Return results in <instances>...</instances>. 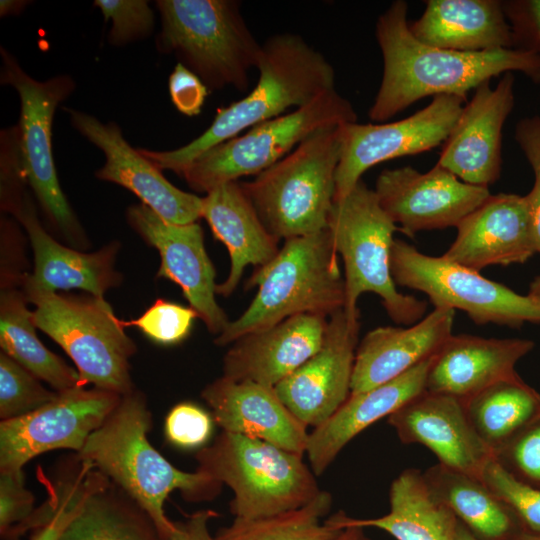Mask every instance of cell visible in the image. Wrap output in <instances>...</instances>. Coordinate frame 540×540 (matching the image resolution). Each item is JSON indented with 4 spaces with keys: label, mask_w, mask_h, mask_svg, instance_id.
<instances>
[{
    "label": "cell",
    "mask_w": 540,
    "mask_h": 540,
    "mask_svg": "<svg viewBox=\"0 0 540 540\" xmlns=\"http://www.w3.org/2000/svg\"><path fill=\"white\" fill-rule=\"evenodd\" d=\"M218 514L211 509L199 510L190 514L183 521L173 522L172 528L163 540H217L209 531V522Z\"/></svg>",
    "instance_id": "48"
},
{
    "label": "cell",
    "mask_w": 540,
    "mask_h": 540,
    "mask_svg": "<svg viewBox=\"0 0 540 540\" xmlns=\"http://www.w3.org/2000/svg\"><path fill=\"white\" fill-rule=\"evenodd\" d=\"M222 431L264 440L304 455L310 431L284 404L275 387L224 376L201 393Z\"/></svg>",
    "instance_id": "22"
},
{
    "label": "cell",
    "mask_w": 540,
    "mask_h": 540,
    "mask_svg": "<svg viewBox=\"0 0 540 540\" xmlns=\"http://www.w3.org/2000/svg\"><path fill=\"white\" fill-rule=\"evenodd\" d=\"M381 208L403 234L457 227L491 194L467 184L438 163L427 172L406 166L384 169L375 189Z\"/></svg>",
    "instance_id": "15"
},
{
    "label": "cell",
    "mask_w": 540,
    "mask_h": 540,
    "mask_svg": "<svg viewBox=\"0 0 540 540\" xmlns=\"http://www.w3.org/2000/svg\"><path fill=\"white\" fill-rule=\"evenodd\" d=\"M72 126L105 155L98 179L123 186L166 222L185 225L202 218V198L171 184L151 161L125 140L114 122L65 108Z\"/></svg>",
    "instance_id": "18"
},
{
    "label": "cell",
    "mask_w": 540,
    "mask_h": 540,
    "mask_svg": "<svg viewBox=\"0 0 540 540\" xmlns=\"http://www.w3.org/2000/svg\"><path fill=\"white\" fill-rule=\"evenodd\" d=\"M327 229L344 265L345 306L358 310L364 293H374L390 319L410 326L424 317L427 303L398 291L390 267L397 225L381 208L374 190L362 180L334 201Z\"/></svg>",
    "instance_id": "8"
},
{
    "label": "cell",
    "mask_w": 540,
    "mask_h": 540,
    "mask_svg": "<svg viewBox=\"0 0 540 540\" xmlns=\"http://www.w3.org/2000/svg\"><path fill=\"white\" fill-rule=\"evenodd\" d=\"M515 77L480 84L442 145L438 164L467 184L488 188L501 174L502 131L515 102Z\"/></svg>",
    "instance_id": "19"
},
{
    "label": "cell",
    "mask_w": 540,
    "mask_h": 540,
    "mask_svg": "<svg viewBox=\"0 0 540 540\" xmlns=\"http://www.w3.org/2000/svg\"><path fill=\"white\" fill-rule=\"evenodd\" d=\"M39 379L10 358L0 354V417L1 421L26 415L57 396Z\"/></svg>",
    "instance_id": "37"
},
{
    "label": "cell",
    "mask_w": 540,
    "mask_h": 540,
    "mask_svg": "<svg viewBox=\"0 0 540 540\" xmlns=\"http://www.w3.org/2000/svg\"><path fill=\"white\" fill-rule=\"evenodd\" d=\"M502 5L512 29L514 49L540 55V0H507Z\"/></svg>",
    "instance_id": "46"
},
{
    "label": "cell",
    "mask_w": 540,
    "mask_h": 540,
    "mask_svg": "<svg viewBox=\"0 0 540 540\" xmlns=\"http://www.w3.org/2000/svg\"><path fill=\"white\" fill-rule=\"evenodd\" d=\"M24 292L5 289L0 297L2 352L48 383L56 392L80 386L78 371L47 349L36 334Z\"/></svg>",
    "instance_id": "33"
},
{
    "label": "cell",
    "mask_w": 540,
    "mask_h": 540,
    "mask_svg": "<svg viewBox=\"0 0 540 540\" xmlns=\"http://www.w3.org/2000/svg\"><path fill=\"white\" fill-rule=\"evenodd\" d=\"M475 432L493 454L540 417V393L515 374L463 401Z\"/></svg>",
    "instance_id": "32"
},
{
    "label": "cell",
    "mask_w": 540,
    "mask_h": 540,
    "mask_svg": "<svg viewBox=\"0 0 540 540\" xmlns=\"http://www.w3.org/2000/svg\"><path fill=\"white\" fill-rule=\"evenodd\" d=\"M168 87L172 103L180 113L189 117L200 114L208 88L196 74L177 63Z\"/></svg>",
    "instance_id": "47"
},
{
    "label": "cell",
    "mask_w": 540,
    "mask_h": 540,
    "mask_svg": "<svg viewBox=\"0 0 540 540\" xmlns=\"http://www.w3.org/2000/svg\"><path fill=\"white\" fill-rule=\"evenodd\" d=\"M198 470L233 492L235 518L257 519L300 508L321 491L303 455L264 440L222 431L196 453Z\"/></svg>",
    "instance_id": "7"
},
{
    "label": "cell",
    "mask_w": 540,
    "mask_h": 540,
    "mask_svg": "<svg viewBox=\"0 0 540 540\" xmlns=\"http://www.w3.org/2000/svg\"><path fill=\"white\" fill-rule=\"evenodd\" d=\"M341 127L322 128L240 185L266 229L285 240L327 229L335 201Z\"/></svg>",
    "instance_id": "6"
},
{
    "label": "cell",
    "mask_w": 540,
    "mask_h": 540,
    "mask_svg": "<svg viewBox=\"0 0 540 540\" xmlns=\"http://www.w3.org/2000/svg\"><path fill=\"white\" fill-rule=\"evenodd\" d=\"M160 53L173 54L208 90L247 91L262 51L236 0H158Z\"/></svg>",
    "instance_id": "5"
},
{
    "label": "cell",
    "mask_w": 540,
    "mask_h": 540,
    "mask_svg": "<svg viewBox=\"0 0 540 540\" xmlns=\"http://www.w3.org/2000/svg\"><path fill=\"white\" fill-rule=\"evenodd\" d=\"M202 218L230 255L227 278L216 294L228 297L237 288L247 266L269 263L279 252V239L264 226L240 182L219 185L202 198Z\"/></svg>",
    "instance_id": "28"
},
{
    "label": "cell",
    "mask_w": 540,
    "mask_h": 540,
    "mask_svg": "<svg viewBox=\"0 0 540 540\" xmlns=\"http://www.w3.org/2000/svg\"><path fill=\"white\" fill-rule=\"evenodd\" d=\"M534 346L529 339L452 334L434 357L426 391L465 401L495 382L517 374L515 365Z\"/></svg>",
    "instance_id": "26"
},
{
    "label": "cell",
    "mask_w": 540,
    "mask_h": 540,
    "mask_svg": "<svg viewBox=\"0 0 540 540\" xmlns=\"http://www.w3.org/2000/svg\"><path fill=\"white\" fill-rule=\"evenodd\" d=\"M396 285L423 292L434 308L464 311L477 325L540 324V300L515 292L443 256H429L395 239L390 258Z\"/></svg>",
    "instance_id": "11"
},
{
    "label": "cell",
    "mask_w": 540,
    "mask_h": 540,
    "mask_svg": "<svg viewBox=\"0 0 540 540\" xmlns=\"http://www.w3.org/2000/svg\"><path fill=\"white\" fill-rule=\"evenodd\" d=\"M0 171L1 207L14 214L26 193L24 185L28 184L18 125L1 131Z\"/></svg>",
    "instance_id": "42"
},
{
    "label": "cell",
    "mask_w": 540,
    "mask_h": 540,
    "mask_svg": "<svg viewBox=\"0 0 540 540\" xmlns=\"http://www.w3.org/2000/svg\"><path fill=\"white\" fill-rule=\"evenodd\" d=\"M213 417L190 402L175 405L167 414L164 432L167 440L180 448L202 447L212 433Z\"/></svg>",
    "instance_id": "43"
},
{
    "label": "cell",
    "mask_w": 540,
    "mask_h": 540,
    "mask_svg": "<svg viewBox=\"0 0 540 540\" xmlns=\"http://www.w3.org/2000/svg\"><path fill=\"white\" fill-rule=\"evenodd\" d=\"M404 444H421L448 468L480 478L493 457L472 427L463 401L424 391L387 417Z\"/></svg>",
    "instance_id": "20"
},
{
    "label": "cell",
    "mask_w": 540,
    "mask_h": 540,
    "mask_svg": "<svg viewBox=\"0 0 540 540\" xmlns=\"http://www.w3.org/2000/svg\"><path fill=\"white\" fill-rule=\"evenodd\" d=\"M360 311L344 307L328 317L319 350L275 386L281 400L306 426L318 427L351 394Z\"/></svg>",
    "instance_id": "16"
},
{
    "label": "cell",
    "mask_w": 540,
    "mask_h": 540,
    "mask_svg": "<svg viewBox=\"0 0 540 540\" xmlns=\"http://www.w3.org/2000/svg\"><path fill=\"white\" fill-rule=\"evenodd\" d=\"M62 480L63 494L57 510L45 524L36 529L31 540H60L87 498L110 481L89 462L78 456L70 464V469Z\"/></svg>",
    "instance_id": "36"
},
{
    "label": "cell",
    "mask_w": 540,
    "mask_h": 540,
    "mask_svg": "<svg viewBox=\"0 0 540 540\" xmlns=\"http://www.w3.org/2000/svg\"><path fill=\"white\" fill-rule=\"evenodd\" d=\"M34 496L24 485L23 472H0V534L3 540L34 511Z\"/></svg>",
    "instance_id": "44"
},
{
    "label": "cell",
    "mask_w": 540,
    "mask_h": 540,
    "mask_svg": "<svg viewBox=\"0 0 540 540\" xmlns=\"http://www.w3.org/2000/svg\"><path fill=\"white\" fill-rule=\"evenodd\" d=\"M122 395L78 386L42 407L0 423V472H23L34 457L56 449L78 453L121 401Z\"/></svg>",
    "instance_id": "13"
},
{
    "label": "cell",
    "mask_w": 540,
    "mask_h": 540,
    "mask_svg": "<svg viewBox=\"0 0 540 540\" xmlns=\"http://www.w3.org/2000/svg\"><path fill=\"white\" fill-rule=\"evenodd\" d=\"M456 540H477L472 534L459 522Z\"/></svg>",
    "instance_id": "52"
},
{
    "label": "cell",
    "mask_w": 540,
    "mask_h": 540,
    "mask_svg": "<svg viewBox=\"0 0 540 540\" xmlns=\"http://www.w3.org/2000/svg\"><path fill=\"white\" fill-rule=\"evenodd\" d=\"M332 495L321 490L306 505L276 515L234 518L216 534L217 540H330L343 528L335 514L324 519L332 507Z\"/></svg>",
    "instance_id": "35"
},
{
    "label": "cell",
    "mask_w": 540,
    "mask_h": 540,
    "mask_svg": "<svg viewBox=\"0 0 540 540\" xmlns=\"http://www.w3.org/2000/svg\"><path fill=\"white\" fill-rule=\"evenodd\" d=\"M327 320L300 314L242 336L224 355L222 376L275 387L319 350Z\"/></svg>",
    "instance_id": "23"
},
{
    "label": "cell",
    "mask_w": 540,
    "mask_h": 540,
    "mask_svg": "<svg viewBox=\"0 0 540 540\" xmlns=\"http://www.w3.org/2000/svg\"><path fill=\"white\" fill-rule=\"evenodd\" d=\"M513 540H540V535L530 534L523 532Z\"/></svg>",
    "instance_id": "53"
},
{
    "label": "cell",
    "mask_w": 540,
    "mask_h": 540,
    "mask_svg": "<svg viewBox=\"0 0 540 540\" xmlns=\"http://www.w3.org/2000/svg\"><path fill=\"white\" fill-rule=\"evenodd\" d=\"M466 99L461 95H437L426 107L402 120L342 125L335 201L345 197L369 168L443 145Z\"/></svg>",
    "instance_id": "14"
},
{
    "label": "cell",
    "mask_w": 540,
    "mask_h": 540,
    "mask_svg": "<svg viewBox=\"0 0 540 540\" xmlns=\"http://www.w3.org/2000/svg\"><path fill=\"white\" fill-rule=\"evenodd\" d=\"M258 81L244 98L218 109L211 125L177 149L138 151L158 169L181 176L200 155L240 132L297 109L321 93L335 89V70L325 56L300 35L278 33L263 44Z\"/></svg>",
    "instance_id": "2"
},
{
    "label": "cell",
    "mask_w": 540,
    "mask_h": 540,
    "mask_svg": "<svg viewBox=\"0 0 540 540\" xmlns=\"http://www.w3.org/2000/svg\"><path fill=\"white\" fill-rule=\"evenodd\" d=\"M434 357L386 383L350 394L325 422L313 428L305 454L314 474L322 475L341 450L367 427L424 392Z\"/></svg>",
    "instance_id": "25"
},
{
    "label": "cell",
    "mask_w": 540,
    "mask_h": 540,
    "mask_svg": "<svg viewBox=\"0 0 540 540\" xmlns=\"http://www.w3.org/2000/svg\"><path fill=\"white\" fill-rule=\"evenodd\" d=\"M389 503V513L378 518L357 519L338 511L340 525L378 528L396 540H456L459 521L429 490L422 471H402L391 483Z\"/></svg>",
    "instance_id": "30"
},
{
    "label": "cell",
    "mask_w": 540,
    "mask_h": 540,
    "mask_svg": "<svg viewBox=\"0 0 540 540\" xmlns=\"http://www.w3.org/2000/svg\"><path fill=\"white\" fill-rule=\"evenodd\" d=\"M105 21L112 22L108 42L126 45L149 37L154 29V13L145 0H95Z\"/></svg>",
    "instance_id": "40"
},
{
    "label": "cell",
    "mask_w": 540,
    "mask_h": 540,
    "mask_svg": "<svg viewBox=\"0 0 540 540\" xmlns=\"http://www.w3.org/2000/svg\"><path fill=\"white\" fill-rule=\"evenodd\" d=\"M127 219L159 251L161 265L157 277L176 283L207 329L217 336L222 333L230 321L215 298V269L199 223L166 222L143 203L130 206Z\"/></svg>",
    "instance_id": "17"
},
{
    "label": "cell",
    "mask_w": 540,
    "mask_h": 540,
    "mask_svg": "<svg viewBox=\"0 0 540 540\" xmlns=\"http://www.w3.org/2000/svg\"><path fill=\"white\" fill-rule=\"evenodd\" d=\"M152 416L138 391L122 395L105 422L76 453L130 496L153 520L160 535L173 526L164 504L173 491L190 502L215 498L222 484L207 473L176 468L150 443Z\"/></svg>",
    "instance_id": "3"
},
{
    "label": "cell",
    "mask_w": 540,
    "mask_h": 540,
    "mask_svg": "<svg viewBox=\"0 0 540 540\" xmlns=\"http://www.w3.org/2000/svg\"><path fill=\"white\" fill-rule=\"evenodd\" d=\"M528 294L540 300V275L530 283Z\"/></svg>",
    "instance_id": "51"
},
{
    "label": "cell",
    "mask_w": 540,
    "mask_h": 540,
    "mask_svg": "<svg viewBox=\"0 0 540 540\" xmlns=\"http://www.w3.org/2000/svg\"><path fill=\"white\" fill-rule=\"evenodd\" d=\"M408 25L418 41L438 48L514 49L512 29L499 0H427L422 15Z\"/></svg>",
    "instance_id": "29"
},
{
    "label": "cell",
    "mask_w": 540,
    "mask_h": 540,
    "mask_svg": "<svg viewBox=\"0 0 540 540\" xmlns=\"http://www.w3.org/2000/svg\"><path fill=\"white\" fill-rule=\"evenodd\" d=\"M14 215L25 228L34 253L33 273L25 276L37 287L52 292L81 289L104 298L108 289L120 283L121 275L115 269L116 243L93 253L61 245L42 227L27 193Z\"/></svg>",
    "instance_id": "27"
},
{
    "label": "cell",
    "mask_w": 540,
    "mask_h": 540,
    "mask_svg": "<svg viewBox=\"0 0 540 540\" xmlns=\"http://www.w3.org/2000/svg\"><path fill=\"white\" fill-rule=\"evenodd\" d=\"M60 540H163L150 516L120 487L92 493Z\"/></svg>",
    "instance_id": "34"
},
{
    "label": "cell",
    "mask_w": 540,
    "mask_h": 540,
    "mask_svg": "<svg viewBox=\"0 0 540 540\" xmlns=\"http://www.w3.org/2000/svg\"><path fill=\"white\" fill-rule=\"evenodd\" d=\"M518 481L540 489V417L493 454Z\"/></svg>",
    "instance_id": "41"
},
{
    "label": "cell",
    "mask_w": 540,
    "mask_h": 540,
    "mask_svg": "<svg viewBox=\"0 0 540 540\" xmlns=\"http://www.w3.org/2000/svg\"><path fill=\"white\" fill-rule=\"evenodd\" d=\"M357 122L351 102L337 90L250 128L200 155L182 173L197 192L207 193L244 176L258 175L293 151L318 130Z\"/></svg>",
    "instance_id": "10"
},
{
    "label": "cell",
    "mask_w": 540,
    "mask_h": 540,
    "mask_svg": "<svg viewBox=\"0 0 540 540\" xmlns=\"http://www.w3.org/2000/svg\"><path fill=\"white\" fill-rule=\"evenodd\" d=\"M480 479L507 504L525 533L540 535V489L515 479L493 457Z\"/></svg>",
    "instance_id": "38"
},
{
    "label": "cell",
    "mask_w": 540,
    "mask_h": 540,
    "mask_svg": "<svg viewBox=\"0 0 540 540\" xmlns=\"http://www.w3.org/2000/svg\"><path fill=\"white\" fill-rule=\"evenodd\" d=\"M330 540H371L365 533L364 528L346 524L343 529Z\"/></svg>",
    "instance_id": "49"
},
{
    "label": "cell",
    "mask_w": 540,
    "mask_h": 540,
    "mask_svg": "<svg viewBox=\"0 0 540 540\" xmlns=\"http://www.w3.org/2000/svg\"><path fill=\"white\" fill-rule=\"evenodd\" d=\"M455 310L436 307L407 327L382 326L359 342L351 394L369 390L435 356L453 334Z\"/></svg>",
    "instance_id": "24"
},
{
    "label": "cell",
    "mask_w": 540,
    "mask_h": 540,
    "mask_svg": "<svg viewBox=\"0 0 540 540\" xmlns=\"http://www.w3.org/2000/svg\"><path fill=\"white\" fill-rule=\"evenodd\" d=\"M328 229L285 240L247 282L257 292L247 309L214 340L219 346L300 314L331 316L345 306V281Z\"/></svg>",
    "instance_id": "4"
},
{
    "label": "cell",
    "mask_w": 540,
    "mask_h": 540,
    "mask_svg": "<svg viewBox=\"0 0 540 540\" xmlns=\"http://www.w3.org/2000/svg\"><path fill=\"white\" fill-rule=\"evenodd\" d=\"M408 4L393 1L375 34L383 74L369 118L384 122L428 96L461 95L493 77L520 72L540 84V55L520 49L460 52L418 41L409 30Z\"/></svg>",
    "instance_id": "1"
},
{
    "label": "cell",
    "mask_w": 540,
    "mask_h": 540,
    "mask_svg": "<svg viewBox=\"0 0 540 540\" xmlns=\"http://www.w3.org/2000/svg\"><path fill=\"white\" fill-rule=\"evenodd\" d=\"M423 473L432 492L477 540H513L524 531L517 517L480 478L437 463Z\"/></svg>",
    "instance_id": "31"
},
{
    "label": "cell",
    "mask_w": 540,
    "mask_h": 540,
    "mask_svg": "<svg viewBox=\"0 0 540 540\" xmlns=\"http://www.w3.org/2000/svg\"><path fill=\"white\" fill-rule=\"evenodd\" d=\"M28 5V1L23 0H1L0 15H19Z\"/></svg>",
    "instance_id": "50"
},
{
    "label": "cell",
    "mask_w": 540,
    "mask_h": 540,
    "mask_svg": "<svg viewBox=\"0 0 540 540\" xmlns=\"http://www.w3.org/2000/svg\"><path fill=\"white\" fill-rule=\"evenodd\" d=\"M0 55V82L13 87L20 99L18 126L27 183L49 223L69 242L83 243L86 237L61 189L52 150L55 111L73 93L76 84L69 75L36 80L3 46Z\"/></svg>",
    "instance_id": "12"
},
{
    "label": "cell",
    "mask_w": 540,
    "mask_h": 540,
    "mask_svg": "<svg viewBox=\"0 0 540 540\" xmlns=\"http://www.w3.org/2000/svg\"><path fill=\"white\" fill-rule=\"evenodd\" d=\"M515 140L529 162L534 184L525 195L531 216L537 253L540 254V116L521 119L515 129Z\"/></svg>",
    "instance_id": "45"
},
{
    "label": "cell",
    "mask_w": 540,
    "mask_h": 540,
    "mask_svg": "<svg viewBox=\"0 0 540 540\" xmlns=\"http://www.w3.org/2000/svg\"><path fill=\"white\" fill-rule=\"evenodd\" d=\"M456 228V238L442 256L476 271L521 264L537 253L526 196L490 195Z\"/></svg>",
    "instance_id": "21"
},
{
    "label": "cell",
    "mask_w": 540,
    "mask_h": 540,
    "mask_svg": "<svg viewBox=\"0 0 540 540\" xmlns=\"http://www.w3.org/2000/svg\"><path fill=\"white\" fill-rule=\"evenodd\" d=\"M197 317L191 307L157 299L137 319L122 321V325L137 327L154 342L171 345L181 342L189 335Z\"/></svg>",
    "instance_id": "39"
},
{
    "label": "cell",
    "mask_w": 540,
    "mask_h": 540,
    "mask_svg": "<svg viewBox=\"0 0 540 540\" xmlns=\"http://www.w3.org/2000/svg\"><path fill=\"white\" fill-rule=\"evenodd\" d=\"M22 282L26 299L34 306L36 328L73 360L80 386L92 384L120 395L134 390L129 359L136 345L104 298L59 295L37 287L26 276Z\"/></svg>",
    "instance_id": "9"
}]
</instances>
